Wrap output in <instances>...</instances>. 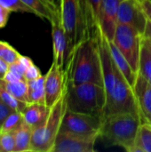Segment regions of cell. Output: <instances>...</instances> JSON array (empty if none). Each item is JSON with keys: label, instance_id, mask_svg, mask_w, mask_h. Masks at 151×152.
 <instances>
[{"label": "cell", "instance_id": "cell-18", "mask_svg": "<svg viewBox=\"0 0 151 152\" xmlns=\"http://www.w3.org/2000/svg\"><path fill=\"white\" fill-rule=\"evenodd\" d=\"M0 85L17 100L25 103H29L28 86V81L26 79H21L18 81H6L4 79H0Z\"/></svg>", "mask_w": 151, "mask_h": 152}, {"label": "cell", "instance_id": "cell-3", "mask_svg": "<svg viewBox=\"0 0 151 152\" xmlns=\"http://www.w3.org/2000/svg\"><path fill=\"white\" fill-rule=\"evenodd\" d=\"M142 118L136 113H119L103 117L101 136L110 144L133 152Z\"/></svg>", "mask_w": 151, "mask_h": 152}, {"label": "cell", "instance_id": "cell-7", "mask_svg": "<svg viewBox=\"0 0 151 152\" xmlns=\"http://www.w3.org/2000/svg\"><path fill=\"white\" fill-rule=\"evenodd\" d=\"M142 37L143 35L133 27L118 23L112 41L137 73L139 72Z\"/></svg>", "mask_w": 151, "mask_h": 152}, {"label": "cell", "instance_id": "cell-4", "mask_svg": "<svg viewBox=\"0 0 151 152\" xmlns=\"http://www.w3.org/2000/svg\"><path fill=\"white\" fill-rule=\"evenodd\" d=\"M67 83V110L77 113L102 115L106 104V93L102 85Z\"/></svg>", "mask_w": 151, "mask_h": 152}, {"label": "cell", "instance_id": "cell-34", "mask_svg": "<svg viewBox=\"0 0 151 152\" xmlns=\"http://www.w3.org/2000/svg\"><path fill=\"white\" fill-rule=\"evenodd\" d=\"M44 2L47 4L53 12H55L60 9V0H44Z\"/></svg>", "mask_w": 151, "mask_h": 152}, {"label": "cell", "instance_id": "cell-19", "mask_svg": "<svg viewBox=\"0 0 151 152\" xmlns=\"http://www.w3.org/2000/svg\"><path fill=\"white\" fill-rule=\"evenodd\" d=\"M33 127L24 120L15 130V152L30 151Z\"/></svg>", "mask_w": 151, "mask_h": 152}, {"label": "cell", "instance_id": "cell-37", "mask_svg": "<svg viewBox=\"0 0 151 152\" xmlns=\"http://www.w3.org/2000/svg\"><path fill=\"white\" fill-rule=\"evenodd\" d=\"M143 36L149 37L151 40V22L149 20V19H148L147 27H146V29H145V32H144V35Z\"/></svg>", "mask_w": 151, "mask_h": 152}, {"label": "cell", "instance_id": "cell-35", "mask_svg": "<svg viewBox=\"0 0 151 152\" xmlns=\"http://www.w3.org/2000/svg\"><path fill=\"white\" fill-rule=\"evenodd\" d=\"M9 66L10 64H8L6 61L0 58V79H3L4 77L5 74L9 69Z\"/></svg>", "mask_w": 151, "mask_h": 152}, {"label": "cell", "instance_id": "cell-2", "mask_svg": "<svg viewBox=\"0 0 151 152\" xmlns=\"http://www.w3.org/2000/svg\"><path fill=\"white\" fill-rule=\"evenodd\" d=\"M65 72L69 85L95 83L103 86L99 33L85 37L74 49Z\"/></svg>", "mask_w": 151, "mask_h": 152}, {"label": "cell", "instance_id": "cell-24", "mask_svg": "<svg viewBox=\"0 0 151 152\" xmlns=\"http://www.w3.org/2000/svg\"><path fill=\"white\" fill-rule=\"evenodd\" d=\"M139 73L150 83H151V55L148 49L142 44V50L140 57V66Z\"/></svg>", "mask_w": 151, "mask_h": 152}, {"label": "cell", "instance_id": "cell-15", "mask_svg": "<svg viewBox=\"0 0 151 152\" xmlns=\"http://www.w3.org/2000/svg\"><path fill=\"white\" fill-rule=\"evenodd\" d=\"M102 0H80L86 28V37L99 33V12Z\"/></svg>", "mask_w": 151, "mask_h": 152}, {"label": "cell", "instance_id": "cell-29", "mask_svg": "<svg viewBox=\"0 0 151 152\" xmlns=\"http://www.w3.org/2000/svg\"><path fill=\"white\" fill-rule=\"evenodd\" d=\"M0 4L11 12L34 13L33 10L23 4L20 0H0Z\"/></svg>", "mask_w": 151, "mask_h": 152}, {"label": "cell", "instance_id": "cell-27", "mask_svg": "<svg viewBox=\"0 0 151 152\" xmlns=\"http://www.w3.org/2000/svg\"><path fill=\"white\" fill-rule=\"evenodd\" d=\"M20 54L8 43L0 40V58L6 61L8 64H12L18 61Z\"/></svg>", "mask_w": 151, "mask_h": 152}, {"label": "cell", "instance_id": "cell-20", "mask_svg": "<svg viewBox=\"0 0 151 152\" xmlns=\"http://www.w3.org/2000/svg\"><path fill=\"white\" fill-rule=\"evenodd\" d=\"M32 63L33 61L29 57L20 55L17 61L10 64L9 69L3 79L6 81H18L25 79L24 76L26 69Z\"/></svg>", "mask_w": 151, "mask_h": 152}, {"label": "cell", "instance_id": "cell-30", "mask_svg": "<svg viewBox=\"0 0 151 152\" xmlns=\"http://www.w3.org/2000/svg\"><path fill=\"white\" fill-rule=\"evenodd\" d=\"M42 74H41V71L40 69L34 64V62L29 65L28 67V69H26V72H25V79L27 81H29V80H32V79H35V78H37L39 77H41Z\"/></svg>", "mask_w": 151, "mask_h": 152}, {"label": "cell", "instance_id": "cell-25", "mask_svg": "<svg viewBox=\"0 0 151 152\" xmlns=\"http://www.w3.org/2000/svg\"><path fill=\"white\" fill-rule=\"evenodd\" d=\"M23 116L22 113L20 111H12L8 117L4 119V121L0 126V133L5 132H12L15 131L20 124L23 122Z\"/></svg>", "mask_w": 151, "mask_h": 152}, {"label": "cell", "instance_id": "cell-31", "mask_svg": "<svg viewBox=\"0 0 151 152\" xmlns=\"http://www.w3.org/2000/svg\"><path fill=\"white\" fill-rule=\"evenodd\" d=\"M12 111H14L12 108H10L7 104H5L0 98V126L4 121V119L8 117L9 114H11Z\"/></svg>", "mask_w": 151, "mask_h": 152}, {"label": "cell", "instance_id": "cell-26", "mask_svg": "<svg viewBox=\"0 0 151 152\" xmlns=\"http://www.w3.org/2000/svg\"><path fill=\"white\" fill-rule=\"evenodd\" d=\"M0 98L1 100L7 104L10 108H12L15 111H20L22 112L28 103L22 102L16 98H14L12 95H11L1 85H0Z\"/></svg>", "mask_w": 151, "mask_h": 152}, {"label": "cell", "instance_id": "cell-8", "mask_svg": "<svg viewBox=\"0 0 151 152\" xmlns=\"http://www.w3.org/2000/svg\"><path fill=\"white\" fill-rule=\"evenodd\" d=\"M103 122L102 115H91L66 110L60 132L71 133L79 135L101 136V129Z\"/></svg>", "mask_w": 151, "mask_h": 152}, {"label": "cell", "instance_id": "cell-11", "mask_svg": "<svg viewBox=\"0 0 151 152\" xmlns=\"http://www.w3.org/2000/svg\"><path fill=\"white\" fill-rule=\"evenodd\" d=\"M118 23L133 27L144 35L148 17L140 0H123L118 9Z\"/></svg>", "mask_w": 151, "mask_h": 152}, {"label": "cell", "instance_id": "cell-16", "mask_svg": "<svg viewBox=\"0 0 151 152\" xmlns=\"http://www.w3.org/2000/svg\"><path fill=\"white\" fill-rule=\"evenodd\" d=\"M50 107L43 103H28L21 112L23 119L33 128L41 126L47 118Z\"/></svg>", "mask_w": 151, "mask_h": 152}, {"label": "cell", "instance_id": "cell-33", "mask_svg": "<svg viewBox=\"0 0 151 152\" xmlns=\"http://www.w3.org/2000/svg\"><path fill=\"white\" fill-rule=\"evenodd\" d=\"M140 2L149 20L151 22V0H140Z\"/></svg>", "mask_w": 151, "mask_h": 152}, {"label": "cell", "instance_id": "cell-9", "mask_svg": "<svg viewBox=\"0 0 151 152\" xmlns=\"http://www.w3.org/2000/svg\"><path fill=\"white\" fill-rule=\"evenodd\" d=\"M99 134L85 136L59 132L51 152H93Z\"/></svg>", "mask_w": 151, "mask_h": 152}, {"label": "cell", "instance_id": "cell-32", "mask_svg": "<svg viewBox=\"0 0 151 152\" xmlns=\"http://www.w3.org/2000/svg\"><path fill=\"white\" fill-rule=\"evenodd\" d=\"M11 12H12L10 10H8L7 8H5L0 4V29L5 27V25L7 24Z\"/></svg>", "mask_w": 151, "mask_h": 152}, {"label": "cell", "instance_id": "cell-36", "mask_svg": "<svg viewBox=\"0 0 151 152\" xmlns=\"http://www.w3.org/2000/svg\"><path fill=\"white\" fill-rule=\"evenodd\" d=\"M142 44L145 45V47L148 49V51H149V53H150L151 55V40L149 38V37H145V36H143L142 37Z\"/></svg>", "mask_w": 151, "mask_h": 152}, {"label": "cell", "instance_id": "cell-14", "mask_svg": "<svg viewBox=\"0 0 151 152\" xmlns=\"http://www.w3.org/2000/svg\"><path fill=\"white\" fill-rule=\"evenodd\" d=\"M133 90L136 95L142 122L151 124V83L138 72Z\"/></svg>", "mask_w": 151, "mask_h": 152}, {"label": "cell", "instance_id": "cell-22", "mask_svg": "<svg viewBox=\"0 0 151 152\" xmlns=\"http://www.w3.org/2000/svg\"><path fill=\"white\" fill-rule=\"evenodd\" d=\"M44 79H45V76L42 75L37 78L28 81L29 103L45 104Z\"/></svg>", "mask_w": 151, "mask_h": 152}, {"label": "cell", "instance_id": "cell-13", "mask_svg": "<svg viewBox=\"0 0 151 152\" xmlns=\"http://www.w3.org/2000/svg\"><path fill=\"white\" fill-rule=\"evenodd\" d=\"M66 86V72L53 61L44 79L45 105L51 107L61 97Z\"/></svg>", "mask_w": 151, "mask_h": 152}, {"label": "cell", "instance_id": "cell-10", "mask_svg": "<svg viewBox=\"0 0 151 152\" xmlns=\"http://www.w3.org/2000/svg\"><path fill=\"white\" fill-rule=\"evenodd\" d=\"M50 22L52 24L53 61L63 70H66L69 61V41L61 23L60 9L53 12Z\"/></svg>", "mask_w": 151, "mask_h": 152}, {"label": "cell", "instance_id": "cell-6", "mask_svg": "<svg viewBox=\"0 0 151 152\" xmlns=\"http://www.w3.org/2000/svg\"><path fill=\"white\" fill-rule=\"evenodd\" d=\"M60 15L68 37L69 61L74 49L86 37L85 21L80 0H60Z\"/></svg>", "mask_w": 151, "mask_h": 152}, {"label": "cell", "instance_id": "cell-23", "mask_svg": "<svg viewBox=\"0 0 151 152\" xmlns=\"http://www.w3.org/2000/svg\"><path fill=\"white\" fill-rule=\"evenodd\" d=\"M23 4L31 8L34 13L43 19H46L49 21L52 20L53 12L44 2V0H20Z\"/></svg>", "mask_w": 151, "mask_h": 152}, {"label": "cell", "instance_id": "cell-17", "mask_svg": "<svg viewBox=\"0 0 151 152\" xmlns=\"http://www.w3.org/2000/svg\"><path fill=\"white\" fill-rule=\"evenodd\" d=\"M109 44L110 53H111L112 58H113L116 65L117 66V68L121 71V73L124 75L125 79L128 81V83L131 85V86L133 88L136 79H137V77H138V73L133 69V68L130 65V63L128 62V61L122 54V53L118 50V48L114 44V42L109 41Z\"/></svg>", "mask_w": 151, "mask_h": 152}, {"label": "cell", "instance_id": "cell-28", "mask_svg": "<svg viewBox=\"0 0 151 152\" xmlns=\"http://www.w3.org/2000/svg\"><path fill=\"white\" fill-rule=\"evenodd\" d=\"M2 152H15V131L0 133Z\"/></svg>", "mask_w": 151, "mask_h": 152}, {"label": "cell", "instance_id": "cell-5", "mask_svg": "<svg viewBox=\"0 0 151 152\" xmlns=\"http://www.w3.org/2000/svg\"><path fill=\"white\" fill-rule=\"evenodd\" d=\"M67 110V83L61 97L50 107V112L45 121L39 126L33 128L30 151L51 152L61 122Z\"/></svg>", "mask_w": 151, "mask_h": 152}, {"label": "cell", "instance_id": "cell-38", "mask_svg": "<svg viewBox=\"0 0 151 152\" xmlns=\"http://www.w3.org/2000/svg\"><path fill=\"white\" fill-rule=\"evenodd\" d=\"M0 152H2V150H1V145H0Z\"/></svg>", "mask_w": 151, "mask_h": 152}, {"label": "cell", "instance_id": "cell-12", "mask_svg": "<svg viewBox=\"0 0 151 152\" xmlns=\"http://www.w3.org/2000/svg\"><path fill=\"white\" fill-rule=\"evenodd\" d=\"M123 0H102L99 12V30L111 42L118 25V9Z\"/></svg>", "mask_w": 151, "mask_h": 152}, {"label": "cell", "instance_id": "cell-1", "mask_svg": "<svg viewBox=\"0 0 151 152\" xmlns=\"http://www.w3.org/2000/svg\"><path fill=\"white\" fill-rule=\"evenodd\" d=\"M99 45L103 86L106 93L103 117L119 113H136L140 115L134 90L116 65L110 53L109 40L100 30Z\"/></svg>", "mask_w": 151, "mask_h": 152}, {"label": "cell", "instance_id": "cell-21", "mask_svg": "<svg viewBox=\"0 0 151 152\" xmlns=\"http://www.w3.org/2000/svg\"><path fill=\"white\" fill-rule=\"evenodd\" d=\"M133 152H151V124L141 123Z\"/></svg>", "mask_w": 151, "mask_h": 152}]
</instances>
